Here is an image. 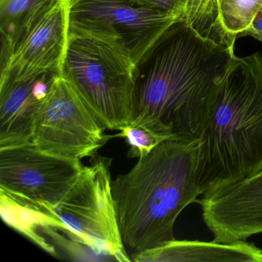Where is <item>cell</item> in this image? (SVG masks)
<instances>
[{
	"mask_svg": "<svg viewBox=\"0 0 262 262\" xmlns=\"http://www.w3.org/2000/svg\"><path fill=\"white\" fill-rule=\"evenodd\" d=\"M135 65L113 46L70 36L60 76L106 129L131 123Z\"/></svg>",
	"mask_w": 262,
	"mask_h": 262,
	"instance_id": "4",
	"label": "cell"
},
{
	"mask_svg": "<svg viewBox=\"0 0 262 262\" xmlns=\"http://www.w3.org/2000/svg\"><path fill=\"white\" fill-rule=\"evenodd\" d=\"M69 34L116 47L136 64L178 19L133 0H68Z\"/></svg>",
	"mask_w": 262,
	"mask_h": 262,
	"instance_id": "6",
	"label": "cell"
},
{
	"mask_svg": "<svg viewBox=\"0 0 262 262\" xmlns=\"http://www.w3.org/2000/svg\"><path fill=\"white\" fill-rule=\"evenodd\" d=\"M262 170V53L236 56L199 140L202 194Z\"/></svg>",
	"mask_w": 262,
	"mask_h": 262,
	"instance_id": "3",
	"label": "cell"
},
{
	"mask_svg": "<svg viewBox=\"0 0 262 262\" xmlns=\"http://www.w3.org/2000/svg\"><path fill=\"white\" fill-rule=\"evenodd\" d=\"M116 137L125 139L128 146V157L142 158L149 154L161 142H164L162 138L151 133L150 130L139 125H128L121 130Z\"/></svg>",
	"mask_w": 262,
	"mask_h": 262,
	"instance_id": "16",
	"label": "cell"
},
{
	"mask_svg": "<svg viewBox=\"0 0 262 262\" xmlns=\"http://www.w3.org/2000/svg\"><path fill=\"white\" fill-rule=\"evenodd\" d=\"M149 8L162 10L184 19L190 0H133Z\"/></svg>",
	"mask_w": 262,
	"mask_h": 262,
	"instance_id": "17",
	"label": "cell"
},
{
	"mask_svg": "<svg viewBox=\"0 0 262 262\" xmlns=\"http://www.w3.org/2000/svg\"><path fill=\"white\" fill-rule=\"evenodd\" d=\"M111 164L110 158L95 156L54 211L72 240L96 254L132 261L118 223L112 193Z\"/></svg>",
	"mask_w": 262,
	"mask_h": 262,
	"instance_id": "5",
	"label": "cell"
},
{
	"mask_svg": "<svg viewBox=\"0 0 262 262\" xmlns=\"http://www.w3.org/2000/svg\"><path fill=\"white\" fill-rule=\"evenodd\" d=\"M59 0H0L1 51L9 53L26 29Z\"/></svg>",
	"mask_w": 262,
	"mask_h": 262,
	"instance_id": "15",
	"label": "cell"
},
{
	"mask_svg": "<svg viewBox=\"0 0 262 262\" xmlns=\"http://www.w3.org/2000/svg\"><path fill=\"white\" fill-rule=\"evenodd\" d=\"M198 157L199 141L165 140L112 181L122 242L131 254L176 239L178 216L202 194Z\"/></svg>",
	"mask_w": 262,
	"mask_h": 262,
	"instance_id": "2",
	"label": "cell"
},
{
	"mask_svg": "<svg viewBox=\"0 0 262 262\" xmlns=\"http://www.w3.org/2000/svg\"><path fill=\"white\" fill-rule=\"evenodd\" d=\"M261 8L262 0H190L184 19L202 36L234 48Z\"/></svg>",
	"mask_w": 262,
	"mask_h": 262,
	"instance_id": "12",
	"label": "cell"
},
{
	"mask_svg": "<svg viewBox=\"0 0 262 262\" xmlns=\"http://www.w3.org/2000/svg\"><path fill=\"white\" fill-rule=\"evenodd\" d=\"M259 41H260V42H262V39H260V40H259Z\"/></svg>",
	"mask_w": 262,
	"mask_h": 262,
	"instance_id": "19",
	"label": "cell"
},
{
	"mask_svg": "<svg viewBox=\"0 0 262 262\" xmlns=\"http://www.w3.org/2000/svg\"><path fill=\"white\" fill-rule=\"evenodd\" d=\"M214 241H245L262 233V170L251 177L216 188L199 201Z\"/></svg>",
	"mask_w": 262,
	"mask_h": 262,
	"instance_id": "10",
	"label": "cell"
},
{
	"mask_svg": "<svg viewBox=\"0 0 262 262\" xmlns=\"http://www.w3.org/2000/svg\"><path fill=\"white\" fill-rule=\"evenodd\" d=\"M81 160L46 152L32 142L0 148V188L56 208L79 178Z\"/></svg>",
	"mask_w": 262,
	"mask_h": 262,
	"instance_id": "8",
	"label": "cell"
},
{
	"mask_svg": "<svg viewBox=\"0 0 262 262\" xmlns=\"http://www.w3.org/2000/svg\"><path fill=\"white\" fill-rule=\"evenodd\" d=\"M245 36H251L257 40L262 39V8L254 16Z\"/></svg>",
	"mask_w": 262,
	"mask_h": 262,
	"instance_id": "18",
	"label": "cell"
},
{
	"mask_svg": "<svg viewBox=\"0 0 262 262\" xmlns=\"http://www.w3.org/2000/svg\"><path fill=\"white\" fill-rule=\"evenodd\" d=\"M234 48L179 19L135 66L131 123L163 140L199 141Z\"/></svg>",
	"mask_w": 262,
	"mask_h": 262,
	"instance_id": "1",
	"label": "cell"
},
{
	"mask_svg": "<svg viewBox=\"0 0 262 262\" xmlns=\"http://www.w3.org/2000/svg\"><path fill=\"white\" fill-rule=\"evenodd\" d=\"M105 129L59 74L38 108L31 142L46 152L82 160L114 137Z\"/></svg>",
	"mask_w": 262,
	"mask_h": 262,
	"instance_id": "7",
	"label": "cell"
},
{
	"mask_svg": "<svg viewBox=\"0 0 262 262\" xmlns=\"http://www.w3.org/2000/svg\"><path fill=\"white\" fill-rule=\"evenodd\" d=\"M68 7V0H59L26 29L10 53L1 55L0 78L60 73L70 38Z\"/></svg>",
	"mask_w": 262,
	"mask_h": 262,
	"instance_id": "9",
	"label": "cell"
},
{
	"mask_svg": "<svg viewBox=\"0 0 262 262\" xmlns=\"http://www.w3.org/2000/svg\"><path fill=\"white\" fill-rule=\"evenodd\" d=\"M136 262H262V250L245 241H171L130 255Z\"/></svg>",
	"mask_w": 262,
	"mask_h": 262,
	"instance_id": "13",
	"label": "cell"
},
{
	"mask_svg": "<svg viewBox=\"0 0 262 262\" xmlns=\"http://www.w3.org/2000/svg\"><path fill=\"white\" fill-rule=\"evenodd\" d=\"M60 73L0 78V148L31 142L36 113Z\"/></svg>",
	"mask_w": 262,
	"mask_h": 262,
	"instance_id": "11",
	"label": "cell"
},
{
	"mask_svg": "<svg viewBox=\"0 0 262 262\" xmlns=\"http://www.w3.org/2000/svg\"><path fill=\"white\" fill-rule=\"evenodd\" d=\"M0 214L8 226L28 237L44 251L53 255L56 254L54 246L39 232L50 230L67 231L53 207L20 199L0 188Z\"/></svg>",
	"mask_w": 262,
	"mask_h": 262,
	"instance_id": "14",
	"label": "cell"
}]
</instances>
